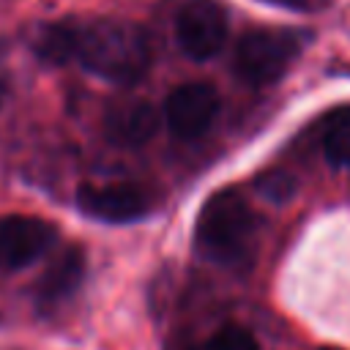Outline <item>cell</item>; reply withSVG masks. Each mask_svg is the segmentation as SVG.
<instances>
[{
	"instance_id": "cell-1",
	"label": "cell",
	"mask_w": 350,
	"mask_h": 350,
	"mask_svg": "<svg viewBox=\"0 0 350 350\" xmlns=\"http://www.w3.org/2000/svg\"><path fill=\"white\" fill-rule=\"evenodd\" d=\"M150 41L139 25L120 19H98L79 30L77 57L101 79L137 82L150 66Z\"/></svg>"
},
{
	"instance_id": "cell-2",
	"label": "cell",
	"mask_w": 350,
	"mask_h": 350,
	"mask_svg": "<svg viewBox=\"0 0 350 350\" xmlns=\"http://www.w3.org/2000/svg\"><path fill=\"white\" fill-rule=\"evenodd\" d=\"M194 238L211 262L224 268L246 265L257 246V216L235 189H221L202 205Z\"/></svg>"
},
{
	"instance_id": "cell-3",
	"label": "cell",
	"mask_w": 350,
	"mask_h": 350,
	"mask_svg": "<svg viewBox=\"0 0 350 350\" xmlns=\"http://www.w3.org/2000/svg\"><path fill=\"white\" fill-rule=\"evenodd\" d=\"M301 52V36L284 27H262L246 33L235 46V71L249 85L276 82Z\"/></svg>"
},
{
	"instance_id": "cell-4",
	"label": "cell",
	"mask_w": 350,
	"mask_h": 350,
	"mask_svg": "<svg viewBox=\"0 0 350 350\" xmlns=\"http://www.w3.org/2000/svg\"><path fill=\"white\" fill-rule=\"evenodd\" d=\"M175 38L191 60L219 55L227 38V11L216 0H189L175 19Z\"/></svg>"
},
{
	"instance_id": "cell-5",
	"label": "cell",
	"mask_w": 350,
	"mask_h": 350,
	"mask_svg": "<svg viewBox=\"0 0 350 350\" xmlns=\"http://www.w3.org/2000/svg\"><path fill=\"white\" fill-rule=\"evenodd\" d=\"M77 205L82 213L101 221H134L142 219L153 208V197L148 189L137 183H82L77 189Z\"/></svg>"
},
{
	"instance_id": "cell-6",
	"label": "cell",
	"mask_w": 350,
	"mask_h": 350,
	"mask_svg": "<svg viewBox=\"0 0 350 350\" xmlns=\"http://www.w3.org/2000/svg\"><path fill=\"white\" fill-rule=\"evenodd\" d=\"M57 238L55 224L36 216H5L0 221V268L16 271L38 260Z\"/></svg>"
},
{
	"instance_id": "cell-7",
	"label": "cell",
	"mask_w": 350,
	"mask_h": 350,
	"mask_svg": "<svg viewBox=\"0 0 350 350\" xmlns=\"http://www.w3.org/2000/svg\"><path fill=\"white\" fill-rule=\"evenodd\" d=\"M219 112V93L208 82H189L170 93L164 115L167 126L180 139H194L208 131Z\"/></svg>"
},
{
	"instance_id": "cell-8",
	"label": "cell",
	"mask_w": 350,
	"mask_h": 350,
	"mask_svg": "<svg viewBox=\"0 0 350 350\" xmlns=\"http://www.w3.org/2000/svg\"><path fill=\"white\" fill-rule=\"evenodd\" d=\"M159 129L156 109L142 98H123L112 104L104 115V134L112 145L137 148L145 145Z\"/></svg>"
},
{
	"instance_id": "cell-9",
	"label": "cell",
	"mask_w": 350,
	"mask_h": 350,
	"mask_svg": "<svg viewBox=\"0 0 350 350\" xmlns=\"http://www.w3.org/2000/svg\"><path fill=\"white\" fill-rule=\"evenodd\" d=\"M82 276H85V252L79 246L63 249L38 279V287H36L38 306H52L66 301L79 287Z\"/></svg>"
},
{
	"instance_id": "cell-10",
	"label": "cell",
	"mask_w": 350,
	"mask_h": 350,
	"mask_svg": "<svg viewBox=\"0 0 350 350\" xmlns=\"http://www.w3.org/2000/svg\"><path fill=\"white\" fill-rule=\"evenodd\" d=\"M77 41H79V30L57 22V25H41L33 33V49L41 60L49 63H66L71 57H77Z\"/></svg>"
},
{
	"instance_id": "cell-11",
	"label": "cell",
	"mask_w": 350,
	"mask_h": 350,
	"mask_svg": "<svg viewBox=\"0 0 350 350\" xmlns=\"http://www.w3.org/2000/svg\"><path fill=\"white\" fill-rule=\"evenodd\" d=\"M325 159L336 167H350V107L334 112L323 131Z\"/></svg>"
},
{
	"instance_id": "cell-12",
	"label": "cell",
	"mask_w": 350,
	"mask_h": 350,
	"mask_svg": "<svg viewBox=\"0 0 350 350\" xmlns=\"http://www.w3.org/2000/svg\"><path fill=\"white\" fill-rule=\"evenodd\" d=\"M202 350H260V347H257V342H254V336L249 331H243L238 325H227V328L216 331L205 342Z\"/></svg>"
},
{
	"instance_id": "cell-13",
	"label": "cell",
	"mask_w": 350,
	"mask_h": 350,
	"mask_svg": "<svg viewBox=\"0 0 350 350\" xmlns=\"http://www.w3.org/2000/svg\"><path fill=\"white\" fill-rule=\"evenodd\" d=\"M279 186H293V183H290V178L282 175V172H268V175L260 178V189H265V194H268L271 200H284L287 191L279 189Z\"/></svg>"
},
{
	"instance_id": "cell-14",
	"label": "cell",
	"mask_w": 350,
	"mask_h": 350,
	"mask_svg": "<svg viewBox=\"0 0 350 350\" xmlns=\"http://www.w3.org/2000/svg\"><path fill=\"white\" fill-rule=\"evenodd\" d=\"M5 90H8V71H5V63H3V52H0V104L5 98Z\"/></svg>"
},
{
	"instance_id": "cell-15",
	"label": "cell",
	"mask_w": 350,
	"mask_h": 350,
	"mask_svg": "<svg viewBox=\"0 0 350 350\" xmlns=\"http://www.w3.org/2000/svg\"><path fill=\"white\" fill-rule=\"evenodd\" d=\"M323 350H336V347H323Z\"/></svg>"
}]
</instances>
